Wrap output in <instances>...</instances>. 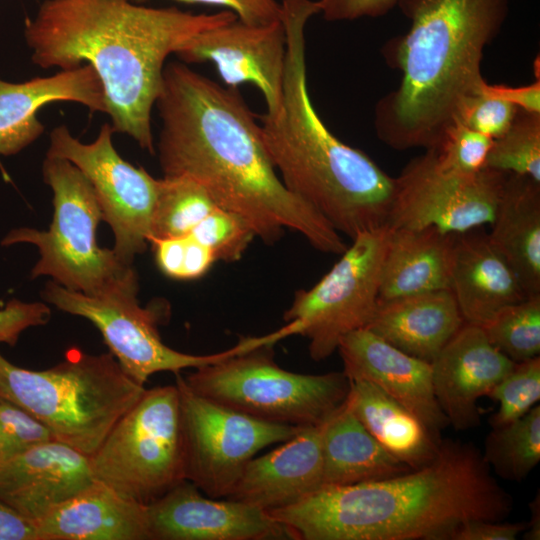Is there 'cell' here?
<instances>
[{"mask_svg":"<svg viewBox=\"0 0 540 540\" xmlns=\"http://www.w3.org/2000/svg\"><path fill=\"white\" fill-rule=\"evenodd\" d=\"M155 105L164 177L194 179L218 207L243 217L266 243L289 229L323 253L345 251L340 233L277 175L261 125L236 87L224 88L183 63L171 62L164 67Z\"/></svg>","mask_w":540,"mask_h":540,"instance_id":"1","label":"cell"},{"mask_svg":"<svg viewBox=\"0 0 540 540\" xmlns=\"http://www.w3.org/2000/svg\"><path fill=\"white\" fill-rule=\"evenodd\" d=\"M236 19L232 11L192 14L131 0H45L24 34L32 62L41 68L91 65L114 132L154 154L151 112L166 58L188 37Z\"/></svg>","mask_w":540,"mask_h":540,"instance_id":"2","label":"cell"},{"mask_svg":"<svg viewBox=\"0 0 540 540\" xmlns=\"http://www.w3.org/2000/svg\"><path fill=\"white\" fill-rule=\"evenodd\" d=\"M511 495L470 442L441 440L436 456L401 475L322 486L269 513L300 540H452L472 521H503Z\"/></svg>","mask_w":540,"mask_h":540,"instance_id":"3","label":"cell"},{"mask_svg":"<svg viewBox=\"0 0 540 540\" xmlns=\"http://www.w3.org/2000/svg\"><path fill=\"white\" fill-rule=\"evenodd\" d=\"M398 6L411 25L386 54L402 77L376 104L374 126L392 149H429L485 81L484 49L502 29L508 0H402Z\"/></svg>","mask_w":540,"mask_h":540,"instance_id":"4","label":"cell"},{"mask_svg":"<svg viewBox=\"0 0 540 540\" xmlns=\"http://www.w3.org/2000/svg\"><path fill=\"white\" fill-rule=\"evenodd\" d=\"M286 33L282 104L262 116L268 155L289 191L316 209L351 239L387 226L395 189L368 155L329 131L315 111L307 88L305 25L320 13L317 1L283 0Z\"/></svg>","mask_w":540,"mask_h":540,"instance_id":"5","label":"cell"},{"mask_svg":"<svg viewBox=\"0 0 540 540\" xmlns=\"http://www.w3.org/2000/svg\"><path fill=\"white\" fill-rule=\"evenodd\" d=\"M145 391L110 353L74 347L44 370L12 364L0 354V399L27 411L54 438L91 456Z\"/></svg>","mask_w":540,"mask_h":540,"instance_id":"6","label":"cell"},{"mask_svg":"<svg viewBox=\"0 0 540 540\" xmlns=\"http://www.w3.org/2000/svg\"><path fill=\"white\" fill-rule=\"evenodd\" d=\"M43 180L53 192L54 213L47 230L16 228L2 246L29 243L40 258L31 278L49 276L59 285L88 296H137L138 276L133 265L121 262L114 251L96 241L103 213L85 175L70 161L46 156Z\"/></svg>","mask_w":540,"mask_h":540,"instance_id":"7","label":"cell"},{"mask_svg":"<svg viewBox=\"0 0 540 540\" xmlns=\"http://www.w3.org/2000/svg\"><path fill=\"white\" fill-rule=\"evenodd\" d=\"M267 344L195 368V393L251 417L293 426L323 424L347 399L344 372L301 374L280 367Z\"/></svg>","mask_w":540,"mask_h":540,"instance_id":"8","label":"cell"},{"mask_svg":"<svg viewBox=\"0 0 540 540\" xmlns=\"http://www.w3.org/2000/svg\"><path fill=\"white\" fill-rule=\"evenodd\" d=\"M90 464L96 481L144 505L186 480L177 385L145 389Z\"/></svg>","mask_w":540,"mask_h":540,"instance_id":"9","label":"cell"},{"mask_svg":"<svg viewBox=\"0 0 540 540\" xmlns=\"http://www.w3.org/2000/svg\"><path fill=\"white\" fill-rule=\"evenodd\" d=\"M390 228L364 231L310 289L296 292L283 319L290 335L309 341L315 361L328 358L348 333L366 328L379 300Z\"/></svg>","mask_w":540,"mask_h":540,"instance_id":"10","label":"cell"},{"mask_svg":"<svg viewBox=\"0 0 540 540\" xmlns=\"http://www.w3.org/2000/svg\"><path fill=\"white\" fill-rule=\"evenodd\" d=\"M185 479L212 498H226L246 464L303 426L251 417L192 391L178 373Z\"/></svg>","mask_w":540,"mask_h":540,"instance_id":"11","label":"cell"},{"mask_svg":"<svg viewBox=\"0 0 540 540\" xmlns=\"http://www.w3.org/2000/svg\"><path fill=\"white\" fill-rule=\"evenodd\" d=\"M41 296L57 309L89 320L99 330L123 371L142 386L157 372L178 374L183 369L211 364L265 343L264 336L246 337L222 352L183 353L162 341L156 309L141 307L137 296H88L54 281L46 283Z\"/></svg>","mask_w":540,"mask_h":540,"instance_id":"12","label":"cell"},{"mask_svg":"<svg viewBox=\"0 0 540 540\" xmlns=\"http://www.w3.org/2000/svg\"><path fill=\"white\" fill-rule=\"evenodd\" d=\"M114 129L105 123L89 144L76 139L67 126L50 133L46 156L73 163L91 183L107 222L114 234L112 250L126 265H133L150 238V227L159 179L143 167L125 161L112 143Z\"/></svg>","mask_w":540,"mask_h":540,"instance_id":"13","label":"cell"},{"mask_svg":"<svg viewBox=\"0 0 540 540\" xmlns=\"http://www.w3.org/2000/svg\"><path fill=\"white\" fill-rule=\"evenodd\" d=\"M507 174L490 168L459 174L444 168L434 151L426 149L395 177L387 226L460 234L491 224Z\"/></svg>","mask_w":540,"mask_h":540,"instance_id":"14","label":"cell"},{"mask_svg":"<svg viewBox=\"0 0 540 540\" xmlns=\"http://www.w3.org/2000/svg\"><path fill=\"white\" fill-rule=\"evenodd\" d=\"M175 54L187 63L213 62L228 87L252 83L263 94L268 114L280 109L286 56L281 20L250 25L236 19L188 37Z\"/></svg>","mask_w":540,"mask_h":540,"instance_id":"15","label":"cell"},{"mask_svg":"<svg viewBox=\"0 0 540 540\" xmlns=\"http://www.w3.org/2000/svg\"><path fill=\"white\" fill-rule=\"evenodd\" d=\"M151 540L292 539L269 512L202 494L188 480L146 505Z\"/></svg>","mask_w":540,"mask_h":540,"instance_id":"16","label":"cell"},{"mask_svg":"<svg viewBox=\"0 0 540 540\" xmlns=\"http://www.w3.org/2000/svg\"><path fill=\"white\" fill-rule=\"evenodd\" d=\"M430 364L434 394L449 425L468 430L480 424L477 401L516 363L490 343L481 326L465 322Z\"/></svg>","mask_w":540,"mask_h":540,"instance_id":"17","label":"cell"},{"mask_svg":"<svg viewBox=\"0 0 540 540\" xmlns=\"http://www.w3.org/2000/svg\"><path fill=\"white\" fill-rule=\"evenodd\" d=\"M337 350L349 380L374 384L437 436L449 426L434 394L430 363L399 350L367 328L346 334Z\"/></svg>","mask_w":540,"mask_h":540,"instance_id":"18","label":"cell"},{"mask_svg":"<svg viewBox=\"0 0 540 540\" xmlns=\"http://www.w3.org/2000/svg\"><path fill=\"white\" fill-rule=\"evenodd\" d=\"M94 482L90 456L56 439L0 463V500L32 522Z\"/></svg>","mask_w":540,"mask_h":540,"instance_id":"19","label":"cell"},{"mask_svg":"<svg viewBox=\"0 0 540 540\" xmlns=\"http://www.w3.org/2000/svg\"><path fill=\"white\" fill-rule=\"evenodd\" d=\"M322 424L303 426L291 439L253 457L226 499L267 512L288 507L323 486Z\"/></svg>","mask_w":540,"mask_h":540,"instance_id":"20","label":"cell"},{"mask_svg":"<svg viewBox=\"0 0 540 540\" xmlns=\"http://www.w3.org/2000/svg\"><path fill=\"white\" fill-rule=\"evenodd\" d=\"M59 101L107 112L102 83L89 64L21 83L0 79V155H14L34 142L45 129L37 112Z\"/></svg>","mask_w":540,"mask_h":540,"instance_id":"21","label":"cell"},{"mask_svg":"<svg viewBox=\"0 0 540 540\" xmlns=\"http://www.w3.org/2000/svg\"><path fill=\"white\" fill-rule=\"evenodd\" d=\"M450 290L464 321L478 326L527 297L482 227L455 234Z\"/></svg>","mask_w":540,"mask_h":540,"instance_id":"22","label":"cell"},{"mask_svg":"<svg viewBox=\"0 0 540 540\" xmlns=\"http://www.w3.org/2000/svg\"><path fill=\"white\" fill-rule=\"evenodd\" d=\"M33 524L37 540H151L146 505L96 480Z\"/></svg>","mask_w":540,"mask_h":540,"instance_id":"23","label":"cell"},{"mask_svg":"<svg viewBox=\"0 0 540 540\" xmlns=\"http://www.w3.org/2000/svg\"><path fill=\"white\" fill-rule=\"evenodd\" d=\"M465 323L450 289L378 300L367 329L431 363Z\"/></svg>","mask_w":540,"mask_h":540,"instance_id":"24","label":"cell"},{"mask_svg":"<svg viewBox=\"0 0 540 540\" xmlns=\"http://www.w3.org/2000/svg\"><path fill=\"white\" fill-rule=\"evenodd\" d=\"M454 241L434 227L390 229L379 300L450 289Z\"/></svg>","mask_w":540,"mask_h":540,"instance_id":"25","label":"cell"},{"mask_svg":"<svg viewBox=\"0 0 540 540\" xmlns=\"http://www.w3.org/2000/svg\"><path fill=\"white\" fill-rule=\"evenodd\" d=\"M489 238L527 296L540 295V183L508 173Z\"/></svg>","mask_w":540,"mask_h":540,"instance_id":"26","label":"cell"},{"mask_svg":"<svg viewBox=\"0 0 540 540\" xmlns=\"http://www.w3.org/2000/svg\"><path fill=\"white\" fill-rule=\"evenodd\" d=\"M349 381L347 405L386 452L411 469L436 456L442 439L417 416L374 384Z\"/></svg>","mask_w":540,"mask_h":540,"instance_id":"27","label":"cell"},{"mask_svg":"<svg viewBox=\"0 0 540 540\" xmlns=\"http://www.w3.org/2000/svg\"><path fill=\"white\" fill-rule=\"evenodd\" d=\"M323 486L379 481L411 469L376 441L346 401L322 424Z\"/></svg>","mask_w":540,"mask_h":540,"instance_id":"28","label":"cell"},{"mask_svg":"<svg viewBox=\"0 0 540 540\" xmlns=\"http://www.w3.org/2000/svg\"><path fill=\"white\" fill-rule=\"evenodd\" d=\"M482 455L499 477L524 480L540 461V406L535 405L513 422L492 427Z\"/></svg>","mask_w":540,"mask_h":540,"instance_id":"29","label":"cell"},{"mask_svg":"<svg viewBox=\"0 0 540 540\" xmlns=\"http://www.w3.org/2000/svg\"><path fill=\"white\" fill-rule=\"evenodd\" d=\"M216 207L206 189L188 176L159 179L149 243L190 234Z\"/></svg>","mask_w":540,"mask_h":540,"instance_id":"30","label":"cell"},{"mask_svg":"<svg viewBox=\"0 0 540 540\" xmlns=\"http://www.w3.org/2000/svg\"><path fill=\"white\" fill-rule=\"evenodd\" d=\"M490 341L515 363L540 354V295L509 305L481 326Z\"/></svg>","mask_w":540,"mask_h":540,"instance_id":"31","label":"cell"},{"mask_svg":"<svg viewBox=\"0 0 540 540\" xmlns=\"http://www.w3.org/2000/svg\"><path fill=\"white\" fill-rule=\"evenodd\" d=\"M485 168L540 183V113L519 109L509 129L494 139Z\"/></svg>","mask_w":540,"mask_h":540,"instance_id":"32","label":"cell"},{"mask_svg":"<svg viewBox=\"0 0 540 540\" xmlns=\"http://www.w3.org/2000/svg\"><path fill=\"white\" fill-rule=\"evenodd\" d=\"M498 402L490 417L491 427H500L525 415L540 400V357L516 363L488 395Z\"/></svg>","mask_w":540,"mask_h":540,"instance_id":"33","label":"cell"},{"mask_svg":"<svg viewBox=\"0 0 540 540\" xmlns=\"http://www.w3.org/2000/svg\"><path fill=\"white\" fill-rule=\"evenodd\" d=\"M190 235L210 248L216 261L235 262L241 258L256 234L240 215L216 207Z\"/></svg>","mask_w":540,"mask_h":540,"instance_id":"34","label":"cell"},{"mask_svg":"<svg viewBox=\"0 0 540 540\" xmlns=\"http://www.w3.org/2000/svg\"><path fill=\"white\" fill-rule=\"evenodd\" d=\"M493 141L455 121L445 128L437 144L429 149L434 151L444 168L463 175H473L485 168Z\"/></svg>","mask_w":540,"mask_h":540,"instance_id":"35","label":"cell"},{"mask_svg":"<svg viewBox=\"0 0 540 540\" xmlns=\"http://www.w3.org/2000/svg\"><path fill=\"white\" fill-rule=\"evenodd\" d=\"M55 439L50 429L19 406L0 399V463Z\"/></svg>","mask_w":540,"mask_h":540,"instance_id":"36","label":"cell"},{"mask_svg":"<svg viewBox=\"0 0 540 540\" xmlns=\"http://www.w3.org/2000/svg\"><path fill=\"white\" fill-rule=\"evenodd\" d=\"M518 110L511 103L478 92L462 102L454 122L497 139L509 129Z\"/></svg>","mask_w":540,"mask_h":540,"instance_id":"37","label":"cell"},{"mask_svg":"<svg viewBox=\"0 0 540 540\" xmlns=\"http://www.w3.org/2000/svg\"><path fill=\"white\" fill-rule=\"evenodd\" d=\"M50 317L51 309L45 303L8 301L0 310V343L14 346L24 330L45 325Z\"/></svg>","mask_w":540,"mask_h":540,"instance_id":"38","label":"cell"},{"mask_svg":"<svg viewBox=\"0 0 540 540\" xmlns=\"http://www.w3.org/2000/svg\"><path fill=\"white\" fill-rule=\"evenodd\" d=\"M402 0H318L320 13L327 21H347L380 17Z\"/></svg>","mask_w":540,"mask_h":540,"instance_id":"39","label":"cell"},{"mask_svg":"<svg viewBox=\"0 0 540 540\" xmlns=\"http://www.w3.org/2000/svg\"><path fill=\"white\" fill-rule=\"evenodd\" d=\"M187 3L225 6L250 25H266L281 20L282 7L276 0H178Z\"/></svg>","mask_w":540,"mask_h":540,"instance_id":"40","label":"cell"},{"mask_svg":"<svg viewBox=\"0 0 540 540\" xmlns=\"http://www.w3.org/2000/svg\"><path fill=\"white\" fill-rule=\"evenodd\" d=\"M479 92L511 103L520 110L530 113H540V81L532 84L512 87L504 84H488L480 86Z\"/></svg>","mask_w":540,"mask_h":540,"instance_id":"41","label":"cell"},{"mask_svg":"<svg viewBox=\"0 0 540 540\" xmlns=\"http://www.w3.org/2000/svg\"><path fill=\"white\" fill-rule=\"evenodd\" d=\"M525 529V522L472 521L462 525L452 540H515Z\"/></svg>","mask_w":540,"mask_h":540,"instance_id":"42","label":"cell"},{"mask_svg":"<svg viewBox=\"0 0 540 540\" xmlns=\"http://www.w3.org/2000/svg\"><path fill=\"white\" fill-rule=\"evenodd\" d=\"M0 540H37L32 521L0 500Z\"/></svg>","mask_w":540,"mask_h":540,"instance_id":"43","label":"cell"},{"mask_svg":"<svg viewBox=\"0 0 540 540\" xmlns=\"http://www.w3.org/2000/svg\"><path fill=\"white\" fill-rule=\"evenodd\" d=\"M531 511L530 521L526 523V529L523 531V539H540V497L539 494L529 503Z\"/></svg>","mask_w":540,"mask_h":540,"instance_id":"44","label":"cell"}]
</instances>
